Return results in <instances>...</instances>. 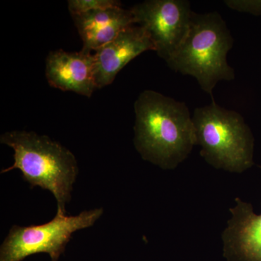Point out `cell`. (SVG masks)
<instances>
[{
  "label": "cell",
  "mask_w": 261,
  "mask_h": 261,
  "mask_svg": "<svg viewBox=\"0 0 261 261\" xmlns=\"http://www.w3.org/2000/svg\"><path fill=\"white\" fill-rule=\"evenodd\" d=\"M135 111V145L145 161L174 169L197 145L193 120L185 102L145 90L136 100Z\"/></svg>",
  "instance_id": "6da1fadb"
},
{
  "label": "cell",
  "mask_w": 261,
  "mask_h": 261,
  "mask_svg": "<svg viewBox=\"0 0 261 261\" xmlns=\"http://www.w3.org/2000/svg\"><path fill=\"white\" fill-rule=\"evenodd\" d=\"M0 141L14 150V163L2 173L20 170L32 187L50 192L56 199L58 211L66 214L65 205L70 202L79 173L74 154L47 136L33 132H6Z\"/></svg>",
  "instance_id": "7a4b0ae2"
},
{
  "label": "cell",
  "mask_w": 261,
  "mask_h": 261,
  "mask_svg": "<svg viewBox=\"0 0 261 261\" xmlns=\"http://www.w3.org/2000/svg\"><path fill=\"white\" fill-rule=\"evenodd\" d=\"M233 44L231 32L219 13H194L186 38L166 63L173 71L193 76L202 90L213 97L216 84L235 79L227 62Z\"/></svg>",
  "instance_id": "3957f363"
},
{
  "label": "cell",
  "mask_w": 261,
  "mask_h": 261,
  "mask_svg": "<svg viewBox=\"0 0 261 261\" xmlns=\"http://www.w3.org/2000/svg\"><path fill=\"white\" fill-rule=\"evenodd\" d=\"M197 145L200 155L213 167L230 173H243L253 163L254 137L243 117L216 104L194 111Z\"/></svg>",
  "instance_id": "277c9868"
},
{
  "label": "cell",
  "mask_w": 261,
  "mask_h": 261,
  "mask_svg": "<svg viewBox=\"0 0 261 261\" xmlns=\"http://www.w3.org/2000/svg\"><path fill=\"white\" fill-rule=\"evenodd\" d=\"M103 214L102 208L85 211L75 216L57 212L51 221L39 226H13L0 248V261H22L44 252L58 261L73 233L90 227Z\"/></svg>",
  "instance_id": "5b68a950"
},
{
  "label": "cell",
  "mask_w": 261,
  "mask_h": 261,
  "mask_svg": "<svg viewBox=\"0 0 261 261\" xmlns=\"http://www.w3.org/2000/svg\"><path fill=\"white\" fill-rule=\"evenodd\" d=\"M136 25L145 29L160 58L168 61L186 38L194 12L187 0H147L130 8Z\"/></svg>",
  "instance_id": "8992f818"
},
{
  "label": "cell",
  "mask_w": 261,
  "mask_h": 261,
  "mask_svg": "<svg viewBox=\"0 0 261 261\" xmlns=\"http://www.w3.org/2000/svg\"><path fill=\"white\" fill-rule=\"evenodd\" d=\"M154 50L153 43L145 29L128 27L94 54V80L97 89L110 85L122 68L146 51Z\"/></svg>",
  "instance_id": "52a82bcc"
},
{
  "label": "cell",
  "mask_w": 261,
  "mask_h": 261,
  "mask_svg": "<svg viewBox=\"0 0 261 261\" xmlns=\"http://www.w3.org/2000/svg\"><path fill=\"white\" fill-rule=\"evenodd\" d=\"M235 202L221 236L225 257L228 261H261V214L238 197Z\"/></svg>",
  "instance_id": "ba28073f"
},
{
  "label": "cell",
  "mask_w": 261,
  "mask_h": 261,
  "mask_svg": "<svg viewBox=\"0 0 261 261\" xmlns=\"http://www.w3.org/2000/svg\"><path fill=\"white\" fill-rule=\"evenodd\" d=\"M94 63V54L84 49L79 53L53 51L46 60V78L54 88L90 97L97 89Z\"/></svg>",
  "instance_id": "9c48e42d"
},
{
  "label": "cell",
  "mask_w": 261,
  "mask_h": 261,
  "mask_svg": "<svg viewBox=\"0 0 261 261\" xmlns=\"http://www.w3.org/2000/svg\"><path fill=\"white\" fill-rule=\"evenodd\" d=\"M72 17L83 42L82 49L91 53L97 51L128 27L136 25L132 10L122 7Z\"/></svg>",
  "instance_id": "30bf717a"
},
{
  "label": "cell",
  "mask_w": 261,
  "mask_h": 261,
  "mask_svg": "<svg viewBox=\"0 0 261 261\" xmlns=\"http://www.w3.org/2000/svg\"><path fill=\"white\" fill-rule=\"evenodd\" d=\"M68 6L72 16L95 10L122 7L121 2L116 0H69Z\"/></svg>",
  "instance_id": "8fae6325"
},
{
  "label": "cell",
  "mask_w": 261,
  "mask_h": 261,
  "mask_svg": "<svg viewBox=\"0 0 261 261\" xmlns=\"http://www.w3.org/2000/svg\"><path fill=\"white\" fill-rule=\"evenodd\" d=\"M224 4L230 9L253 15H261V1L255 0H226Z\"/></svg>",
  "instance_id": "7c38bea8"
}]
</instances>
